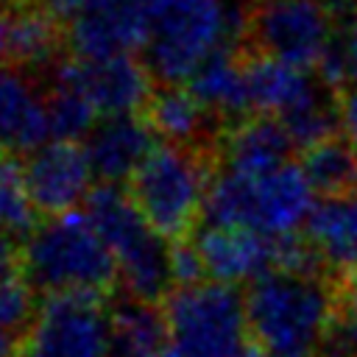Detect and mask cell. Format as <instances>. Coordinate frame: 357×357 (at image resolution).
Here are the masks:
<instances>
[{
  "instance_id": "6da1fadb",
  "label": "cell",
  "mask_w": 357,
  "mask_h": 357,
  "mask_svg": "<svg viewBox=\"0 0 357 357\" xmlns=\"http://www.w3.org/2000/svg\"><path fill=\"white\" fill-rule=\"evenodd\" d=\"M251 337L265 357H318L340 301L329 273H293L271 268L245 290Z\"/></svg>"
},
{
  "instance_id": "7a4b0ae2",
  "label": "cell",
  "mask_w": 357,
  "mask_h": 357,
  "mask_svg": "<svg viewBox=\"0 0 357 357\" xmlns=\"http://www.w3.org/2000/svg\"><path fill=\"white\" fill-rule=\"evenodd\" d=\"M243 11L223 0H151V31L142 50L148 73L159 84L190 81L218 50L240 45Z\"/></svg>"
},
{
  "instance_id": "3957f363",
  "label": "cell",
  "mask_w": 357,
  "mask_h": 357,
  "mask_svg": "<svg viewBox=\"0 0 357 357\" xmlns=\"http://www.w3.org/2000/svg\"><path fill=\"white\" fill-rule=\"evenodd\" d=\"M20 265L25 282L47 296H100L117 282V259L86 212H67L33 229L22 243Z\"/></svg>"
},
{
  "instance_id": "277c9868",
  "label": "cell",
  "mask_w": 357,
  "mask_h": 357,
  "mask_svg": "<svg viewBox=\"0 0 357 357\" xmlns=\"http://www.w3.org/2000/svg\"><path fill=\"white\" fill-rule=\"evenodd\" d=\"M312 187L301 165H282L262 176L215 170L204 220L206 226H243L271 240L296 234L312 212Z\"/></svg>"
},
{
  "instance_id": "5b68a950",
  "label": "cell",
  "mask_w": 357,
  "mask_h": 357,
  "mask_svg": "<svg viewBox=\"0 0 357 357\" xmlns=\"http://www.w3.org/2000/svg\"><path fill=\"white\" fill-rule=\"evenodd\" d=\"M218 170V151L162 142L131 176V201L165 240H190L204 215L206 192Z\"/></svg>"
},
{
  "instance_id": "8992f818",
  "label": "cell",
  "mask_w": 357,
  "mask_h": 357,
  "mask_svg": "<svg viewBox=\"0 0 357 357\" xmlns=\"http://www.w3.org/2000/svg\"><path fill=\"white\" fill-rule=\"evenodd\" d=\"M86 215L117 259L123 296L156 304L176 290L170 245L151 229L128 192L117 184H100L86 198Z\"/></svg>"
},
{
  "instance_id": "52a82bcc",
  "label": "cell",
  "mask_w": 357,
  "mask_h": 357,
  "mask_svg": "<svg viewBox=\"0 0 357 357\" xmlns=\"http://www.w3.org/2000/svg\"><path fill=\"white\" fill-rule=\"evenodd\" d=\"M173 349L181 357H265L248 329L245 298L234 284L198 282L165 298Z\"/></svg>"
},
{
  "instance_id": "ba28073f",
  "label": "cell",
  "mask_w": 357,
  "mask_h": 357,
  "mask_svg": "<svg viewBox=\"0 0 357 357\" xmlns=\"http://www.w3.org/2000/svg\"><path fill=\"white\" fill-rule=\"evenodd\" d=\"M335 45V11L324 0H251L240 47L296 67H318Z\"/></svg>"
},
{
  "instance_id": "9c48e42d",
  "label": "cell",
  "mask_w": 357,
  "mask_h": 357,
  "mask_svg": "<svg viewBox=\"0 0 357 357\" xmlns=\"http://www.w3.org/2000/svg\"><path fill=\"white\" fill-rule=\"evenodd\" d=\"M112 318L98 293H56L42 301L22 357H109Z\"/></svg>"
},
{
  "instance_id": "30bf717a",
  "label": "cell",
  "mask_w": 357,
  "mask_h": 357,
  "mask_svg": "<svg viewBox=\"0 0 357 357\" xmlns=\"http://www.w3.org/2000/svg\"><path fill=\"white\" fill-rule=\"evenodd\" d=\"M50 73L73 84L95 106V112H103L106 117L145 109L156 89L145 61L134 59L131 53L109 59H61L56 67H50Z\"/></svg>"
},
{
  "instance_id": "8fae6325",
  "label": "cell",
  "mask_w": 357,
  "mask_h": 357,
  "mask_svg": "<svg viewBox=\"0 0 357 357\" xmlns=\"http://www.w3.org/2000/svg\"><path fill=\"white\" fill-rule=\"evenodd\" d=\"M151 31V0H89L67 22L73 59H109L145 47Z\"/></svg>"
},
{
  "instance_id": "7c38bea8",
  "label": "cell",
  "mask_w": 357,
  "mask_h": 357,
  "mask_svg": "<svg viewBox=\"0 0 357 357\" xmlns=\"http://www.w3.org/2000/svg\"><path fill=\"white\" fill-rule=\"evenodd\" d=\"M47 75L22 64L0 67V153L28 156L47 145Z\"/></svg>"
},
{
  "instance_id": "4fadbf2b",
  "label": "cell",
  "mask_w": 357,
  "mask_h": 357,
  "mask_svg": "<svg viewBox=\"0 0 357 357\" xmlns=\"http://www.w3.org/2000/svg\"><path fill=\"white\" fill-rule=\"evenodd\" d=\"M22 184L31 198V206L42 215L59 218L73 212V206L86 195L92 165L86 148L78 142H47L39 151L22 159Z\"/></svg>"
},
{
  "instance_id": "5bb4252c",
  "label": "cell",
  "mask_w": 357,
  "mask_h": 357,
  "mask_svg": "<svg viewBox=\"0 0 357 357\" xmlns=\"http://www.w3.org/2000/svg\"><path fill=\"white\" fill-rule=\"evenodd\" d=\"M201 265L204 276L209 282L220 284H237L245 279H257L265 271L273 268V240L243 229V226H204L195 237H190Z\"/></svg>"
},
{
  "instance_id": "9a60e30c",
  "label": "cell",
  "mask_w": 357,
  "mask_h": 357,
  "mask_svg": "<svg viewBox=\"0 0 357 357\" xmlns=\"http://www.w3.org/2000/svg\"><path fill=\"white\" fill-rule=\"evenodd\" d=\"M156 131L148 120L134 114H109L92 126L86 134V156L92 173L103 178V184H117L142 167V162L156 148Z\"/></svg>"
},
{
  "instance_id": "2e32d148",
  "label": "cell",
  "mask_w": 357,
  "mask_h": 357,
  "mask_svg": "<svg viewBox=\"0 0 357 357\" xmlns=\"http://www.w3.org/2000/svg\"><path fill=\"white\" fill-rule=\"evenodd\" d=\"M293 137L279 117L257 114L243 117L220 131L218 165L243 176H262L290 162Z\"/></svg>"
},
{
  "instance_id": "e0dca14e",
  "label": "cell",
  "mask_w": 357,
  "mask_h": 357,
  "mask_svg": "<svg viewBox=\"0 0 357 357\" xmlns=\"http://www.w3.org/2000/svg\"><path fill=\"white\" fill-rule=\"evenodd\" d=\"M145 120L156 131L162 142L173 145H195L218 151L220 123L195 100L190 89L178 84H159L145 106Z\"/></svg>"
},
{
  "instance_id": "ac0fdd59",
  "label": "cell",
  "mask_w": 357,
  "mask_h": 357,
  "mask_svg": "<svg viewBox=\"0 0 357 357\" xmlns=\"http://www.w3.org/2000/svg\"><path fill=\"white\" fill-rule=\"evenodd\" d=\"M187 89L218 123L243 120L245 112H251V95H248L245 53L240 50V45L223 47L215 56H209L190 75Z\"/></svg>"
},
{
  "instance_id": "d6986e66",
  "label": "cell",
  "mask_w": 357,
  "mask_h": 357,
  "mask_svg": "<svg viewBox=\"0 0 357 357\" xmlns=\"http://www.w3.org/2000/svg\"><path fill=\"white\" fill-rule=\"evenodd\" d=\"M307 240L329 271L357 268V192L324 198L307 218Z\"/></svg>"
},
{
  "instance_id": "ffe728a7",
  "label": "cell",
  "mask_w": 357,
  "mask_h": 357,
  "mask_svg": "<svg viewBox=\"0 0 357 357\" xmlns=\"http://www.w3.org/2000/svg\"><path fill=\"white\" fill-rule=\"evenodd\" d=\"M112 346L109 357H162L165 340L170 335L165 310L153 301H142L134 296L114 298L112 310Z\"/></svg>"
},
{
  "instance_id": "44dd1931",
  "label": "cell",
  "mask_w": 357,
  "mask_h": 357,
  "mask_svg": "<svg viewBox=\"0 0 357 357\" xmlns=\"http://www.w3.org/2000/svg\"><path fill=\"white\" fill-rule=\"evenodd\" d=\"M301 170L315 192L324 198H337L357 192V151L349 139L332 134L315 145L301 148Z\"/></svg>"
},
{
  "instance_id": "7402d4cb",
  "label": "cell",
  "mask_w": 357,
  "mask_h": 357,
  "mask_svg": "<svg viewBox=\"0 0 357 357\" xmlns=\"http://www.w3.org/2000/svg\"><path fill=\"white\" fill-rule=\"evenodd\" d=\"M36 318L33 287L17 276L0 282V357H22L25 337Z\"/></svg>"
},
{
  "instance_id": "603a6c76",
  "label": "cell",
  "mask_w": 357,
  "mask_h": 357,
  "mask_svg": "<svg viewBox=\"0 0 357 357\" xmlns=\"http://www.w3.org/2000/svg\"><path fill=\"white\" fill-rule=\"evenodd\" d=\"M47 109H50V131L56 139L75 142L86 137L95 126V106L64 78L47 70Z\"/></svg>"
},
{
  "instance_id": "cb8c5ba5",
  "label": "cell",
  "mask_w": 357,
  "mask_h": 357,
  "mask_svg": "<svg viewBox=\"0 0 357 357\" xmlns=\"http://www.w3.org/2000/svg\"><path fill=\"white\" fill-rule=\"evenodd\" d=\"M33 206L22 184V170L11 156L0 153V231L17 240L28 237L33 229Z\"/></svg>"
},
{
  "instance_id": "d4e9b609",
  "label": "cell",
  "mask_w": 357,
  "mask_h": 357,
  "mask_svg": "<svg viewBox=\"0 0 357 357\" xmlns=\"http://www.w3.org/2000/svg\"><path fill=\"white\" fill-rule=\"evenodd\" d=\"M318 357H357V282L340 284L337 315Z\"/></svg>"
},
{
  "instance_id": "484cf974",
  "label": "cell",
  "mask_w": 357,
  "mask_h": 357,
  "mask_svg": "<svg viewBox=\"0 0 357 357\" xmlns=\"http://www.w3.org/2000/svg\"><path fill=\"white\" fill-rule=\"evenodd\" d=\"M337 95V112H340V128L349 139V145L357 151V89H340Z\"/></svg>"
},
{
  "instance_id": "4316f807",
  "label": "cell",
  "mask_w": 357,
  "mask_h": 357,
  "mask_svg": "<svg viewBox=\"0 0 357 357\" xmlns=\"http://www.w3.org/2000/svg\"><path fill=\"white\" fill-rule=\"evenodd\" d=\"M340 56H343V64H346V78L357 84V14L351 17V22L343 33Z\"/></svg>"
},
{
  "instance_id": "83f0119b",
  "label": "cell",
  "mask_w": 357,
  "mask_h": 357,
  "mask_svg": "<svg viewBox=\"0 0 357 357\" xmlns=\"http://www.w3.org/2000/svg\"><path fill=\"white\" fill-rule=\"evenodd\" d=\"M59 22H73L78 17V11L89 3V0H39Z\"/></svg>"
},
{
  "instance_id": "f1b7e54d",
  "label": "cell",
  "mask_w": 357,
  "mask_h": 357,
  "mask_svg": "<svg viewBox=\"0 0 357 357\" xmlns=\"http://www.w3.org/2000/svg\"><path fill=\"white\" fill-rule=\"evenodd\" d=\"M11 64V8L8 0H0V67Z\"/></svg>"
},
{
  "instance_id": "f546056e",
  "label": "cell",
  "mask_w": 357,
  "mask_h": 357,
  "mask_svg": "<svg viewBox=\"0 0 357 357\" xmlns=\"http://www.w3.org/2000/svg\"><path fill=\"white\" fill-rule=\"evenodd\" d=\"M340 6H346V8H357V0H337Z\"/></svg>"
},
{
  "instance_id": "4dcf8cb0",
  "label": "cell",
  "mask_w": 357,
  "mask_h": 357,
  "mask_svg": "<svg viewBox=\"0 0 357 357\" xmlns=\"http://www.w3.org/2000/svg\"><path fill=\"white\" fill-rule=\"evenodd\" d=\"M162 357H181V354H178V351H176V349H167V351H165V354H162Z\"/></svg>"
},
{
  "instance_id": "1f68e13d",
  "label": "cell",
  "mask_w": 357,
  "mask_h": 357,
  "mask_svg": "<svg viewBox=\"0 0 357 357\" xmlns=\"http://www.w3.org/2000/svg\"><path fill=\"white\" fill-rule=\"evenodd\" d=\"M351 273H354V282H357V268H354V271H351Z\"/></svg>"
}]
</instances>
